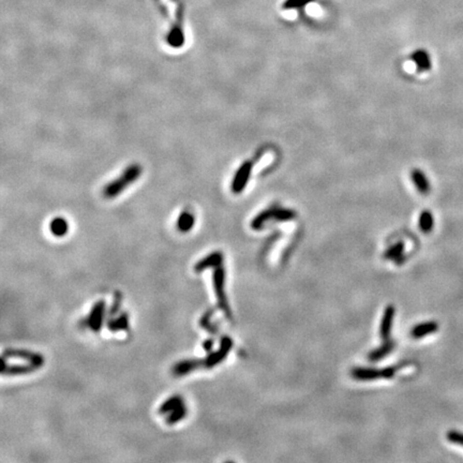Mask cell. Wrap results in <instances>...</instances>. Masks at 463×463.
<instances>
[{
	"label": "cell",
	"instance_id": "cell-1",
	"mask_svg": "<svg viewBox=\"0 0 463 463\" xmlns=\"http://www.w3.org/2000/svg\"><path fill=\"white\" fill-rule=\"evenodd\" d=\"M142 173H143V166L139 163H132L128 165L123 171L122 175L116 177L115 179L103 187L102 195L108 199L117 197L118 195L125 192L128 187L133 185L142 176Z\"/></svg>",
	"mask_w": 463,
	"mask_h": 463
},
{
	"label": "cell",
	"instance_id": "cell-2",
	"mask_svg": "<svg viewBox=\"0 0 463 463\" xmlns=\"http://www.w3.org/2000/svg\"><path fill=\"white\" fill-rule=\"evenodd\" d=\"M212 283L213 289H215V294L217 297L218 307L220 310L225 314L229 319H232V311L230 305L228 303L227 294H225V269L224 267L218 266L213 270L212 274Z\"/></svg>",
	"mask_w": 463,
	"mask_h": 463
},
{
	"label": "cell",
	"instance_id": "cell-3",
	"mask_svg": "<svg viewBox=\"0 0 463 463\" xmlns=\"http://www.w3.org/2000/svg\"><path fill=\"white\" fill-rule=\"evenodd\" d=\"M399 367H386L382 369H374V368H354L351 371V375L356 381L361 382H370L376 381V379H388L393 377Z\"/></svg>",
	"mask_w": 463,
	"mask_h": 463
},
{
	"label": "cell",
	"instance_id": "cell-4",
	"mask_svg": "<svg viewBox=\"0 0 463 463\" xmlns=\"http://www.w3.org/2000/svg\"><path fill=\"white\" fill-rule=\"evenodd\" d=\"M233 349V340L229 336H224L220 340V348L216 352H210L206 358L202 359V364L206 369L218 366L228 357L230 351Z\"/></svg>",
	"mask_w": 463,
	"mask_h": 463
},
{
	"label": "cell",
	"instance_id": "cell-5",
	"mask_svg": "<svg viewBox=\"0 0 463 463\" xmlns=\"http://www.w3.org/2000/svg\"><path fill=\"white\" fill-rule=\"evenodd\" d=\"M252 170L253 162L250 160H247L239 166L238 170L236 171L231 184V190L234 194H240L246 189L249 179H250L251 177Z\"/></svg>",
	"mask_w": 463,
	"mask_h": 463
},
{
	"label": "cell",
	"instance_id": "cell-6",
	"mask_svg": "<svg viewBox=\"0 0 463 463\" xmlns=\"http://www.w3.org/2000/svg\"><path fill=\"white\" fill-rule=\"evenodd\" d=\"M105 315V301L99 300L94 304L91 308L87 318L85 319V324L88 328H90L93 332H99L102 329Z\"/></svg>",
	"mask_w": 463,
	"mask_h": 463
},
{
	"label": "cell",
	"instance_id": "cell-7",
	"mask_svg": "<svg viewBox=\"0 0 463 463\" xmlns=\"http://www.w3.org/2000/svg\"><path fill=\"white\" fill-rule=\"evenodd\" d=\"M3 358H21L24 360H27L30 364L38 366L39 368L44 365V357L41 354L21 349L6 350L3 354Z\"/></svg>",
	"mask_w": 463,
	"mask_h": 463
},
{
	"label": "cell",
	"instance_id": "cell-8",
	"mask_svg": "<svg viewBox=\"0 0 463 463\" xmlns=\"http://www.w3.org/2000/svg\"><path fill=\"white\" fill-rule=\"evenodd\" d=\"M223 259H224V255L221 251L211 252L207 256L198 260V262L194 265V271L197 272V274H199V272H203L206 269L216 268L218 266H221L223 263Z\"/></svg>",
	"mask_w": 463,
	"mask_h": 463
},
{
	"label": "cell",
	"instance_id": "cell-9",
	"mask_svg": "<svg viewBox=\"0 0 463 463\" xmlns=\"http://www.w3.org/2000/svg\"><path fill=\"white\" fill-rule=\"evenodd\" d=\"M396 315V308L394 306H387L384 310L382 320H381V327H379V336H381L382 340L386 341L390 337L391 328H393V322L394 317Z\"/></svg>",
	"mask_w": 463,
	"mask_h": 463
},
{
	"label": "cell",
	"instance_id": "cell-10",
	"mask_svg": "<svg viewBox=\"0 0 463 463\" xmlns=\"http://www.w3.org/2000/svg\"><path fill=\"white\" fill-rule=\"evenodd\" d=\"M38 369H39L38 366L30 363H28L27 365H9L7 363V359L3 358V370H2L3 375L27 374Z\"/></svg>",
	"mask_w": 463,
	"mask_h": 463
},
{
	"label": "cell",
	"instance_id": "cell-11",
	"mask_svg": "<svg viewBox=\"0 0 463 463\" xmlns=\"http://www.w3.org/2000/svg\"><path fill=\"white\" fill-rule=\"evenodd\" d=\"M195 224V216L193 211L190 208L184 209L176 221V228L180 233H189L191 231Z\"/></svg>",
	"mask_w": 463,
	"mask_h": 463
},
{
	"label": "cell",
	"instance_id": "cell-12",
	"mask_svg": "<svg viewBox=\"0 0 463 463\" xmlns=\"http://www.w3.org/2000/svg\"><path fill=\"white\" fill-rule=\"evenodd\" d=\"M200 367H203L202 359H186L177 363L172 368V372L175 376H183L197 370Z\"/></svg>",
	"mask_w": 463,
	"mask_h": 463
},
{
	"label": "cell",
	"instance_id": "cell-13",
	"mask_svg": "<svg viewBox=\"0 0 463 463\" xmlns=\"http://www.w3.org/2000/svg\"><path fill=\"white\" fill-rule=\"evenodd\" d=\"M412 62L417 68L418 72H426L431 69V58L428 52L425 50H417L411 55Z\"/></svg>",
	"mask_w": 463,
	"mask_h": 463
},
{
	"label": "cell",
	"instance_id": "cell-14",
	"mask_svg": "<svg viewBox=\"0 0 463 463\" xmlns=\"http://www.w3.org/2000/svg\"><path fill=\"white\" fill-rule=\"evenodd\" d=\"M411 179L419 193L428 194L430 192V183L421 170H413L411 172Z\"/></svg>",
	"mask_w": 463,
	"mask_h": 463
},
{
	"label": "cell",
	"instance_id": "cell-15",
	"mask_svg": "<svg viewBox=\"0 0 463 463\" xmlns=\"http://www.w3.org/2000/svg\"><path fill=\"white\" fill-rule=\"evenodd\" d=\"M438 330V324L434 320H428V322H424L420 324H417L414 326L411 330V336L414 339H420L428 335L433 334V332Z\"/></svg>",
	"mask_w": 463,
	"mask_h": 463
},
{
	"label": "cell",
	"instance_id": "cell-16",
	"mask_svg": "<svg viewBox=\"0 0 463 463\" xmlns=\"http://www.w3.org/2000/svg\"><path fill=\"white\" fill-rule=\"evenodd\" d=\"M394 348H395V342L393 340L388 339L382 344L381 347L373 350L369 355H368V359L372 363L381 360L384 357H386V356L394 350Z\"/></svg>",
	"mask_w": 463,
	"mask_h": 463
},
{
	"label": "cell",
	"instance_id": "cell-17",
	"mask_svg": "<svg viewBox=\"0 0 463 463\" xmlns=\"http://www.w3.org/2000/svg\"><path fill=\"white\" fill-rule=\"evenodd\" d=\"M130 320L127 313H122L117 317H111L108 323H106V327L110 331L117 332V331H125L129 329Z\"/></svg>",
	"mask_w": 463,
	"mask_h": 463
},
{
	"label": "cell",
	"instance_id": "cell-18",
	"mask_svg": "<svg viewBox=\"0 0 463 463\" xmlns=\"http://www.w3.org/2000/svg\"><path fill=\"white\" fill-rule=\"evenodd\" d=\"M272 217H274V206H271L267 209H264L263 211L257 213V215L251 221V229L254 231H258L260 229H263L266 222L272 220Z\"/></svg>",
	"mask_w": 463,
	"mask_h": 463
},
{
	"label": "cell",
	"instance_id": "cell-19",
	"mask_svg": "<svg viewBox=\"0 0 463 463\" xmlns=\"http://www.w3.org/2000/svg\"><path fill=\"white\" fill-rule=\"evenodd\" d=\"M49 228L55 237H64L69 232V223L63 217H56L50 222Z\"/></svg>",
	"mask_w": 463,
	"mask_h": 463
},
{
	"label": "cell",
	"instance_id": "cell-20",
	"mask_svg": "<svg viewBox=\"0 0 463 463\" xmlns=\"http://www.w3.org/2000/svg\"><path fill=\"white\" fill-rule=\"evenodd\" d=\"M185 405L184 399L180 396H173L169 399H166L162 405L159 408V414L163 415V414H170L171 412H173L174 410H176L177 408H179L180 406Z\"/></svg>",
	"mask_w": 463,
	"mask_h": 463
},
{
	"label": "cell",
	"instance_id": "cell-21",
	"mask_svg": "<svg viewBox=\"0 0 463 463\" xmlns=\"http://www.w3.org/2000/svg\"><path fill=\"white\" fill-rule=\"evenodd\" d=\"M418 227L425 234H428L433 230L434 219L432 212L429 210H424L418 218Z\"/></svg>",
	"mask_w": 463,
	"mask_h": 463
},
{
	"label": "cell",
	"instance_id": "cell-22",
	"mask_svg": "<svg viewBox=\"0 0 463 463\" xmlns=\"http://www.w3.org/2000/svg\"><path fill=\"white\" fill-rule=\"evenodd\" d=\"M403 253H405V244L402 241H398L394 245H391L385 251L383 256L385 259L397 260L402 257Z\"/></svg>",
	"mask_w": 463,
	"mask_h": 463
},
{
	"label": "cell",
	"instance_id": "cell-23",
	"mask_svg": "<svg viewBox=\"0 0 463 463\" xmlns=\"http://www.w3.org/2000/svg\"><path fill=\"white\" fill-rule=\"evenodd\" d=\"M296 218V212L289 208H282L278 206H274V217L272 219L279 222L291 221Z\"/></svg>",
	"mask_w": 463,
	"mask_h": 463
},
{
	"label": "cell",
	"instance_id": "cell-24",
	"mask_svg": "<svg viewBox=\"0 0 463 463\" xmlns=\"http://www.w3.org/2000/svg\"><path fill=\"white\" fill-rule=\"evenodd\" d=\"M186 416H187V408L185 405H183L169 414V416L166 417V424L175 425L183 420Z\"/></svg>",
	"mask_w": 463,
	"mask_h": 463
},
{
	"label": "cell",
	"instance_id": "cell-25",
	"mask_svg": "<svg viewBox=\"0 0 463 463\" xmlns=\"http://www.w3.org/2000/svg\"><path fill=\"white\" fill-rule=\"evenodd\" d=\"M212 313H213V310H209L203 316H202V318L199 319L200 327L203 328V329H205V330H207V331H209V332H211V334H213V332H216L215 326H213L210 323V317H211Z\"/></svg>",
	"mask_w": 463,
	"mask_h": 463
},
{
	"label": "cell",
	"instance_id": "cell-26",
	"mask_svg": "<svg viewBox=\"0 0 463 463\" xmlns=\"http://www.w3.org/2000/svg\"><path fill=\"white\" fill-rule=\"evenodd\" d=\"M122 304H123V294L120 292H116L115 296H114V301L110 308L109 314L110 316H114L116 315L118 312H119L120 308H122Z\"/></svg>",
	"mask_w": 463,
	"mask_h": 463
},
{
	"label": "cell",
	"instance_id": "cell-27",
	"mask_svg": "<svg viewBox=\"0 0 463 463\" xmlns=\"http://www.w3.org/2000/svg\"><path fill=\"white\" fill-rule=\"evenodd\" d=\"M313 0H287L286 3L283 5V8L287 10H291V9H297V8H301L305 7L306 5L312 3Z\"/></svg>",
	"mask_w": 463,
	"mask_h": 463
},
{
	"label": "cell",
	"instance_id": "cell-28",
	"mask_svg": "<svg viewBox=\"0 0 463 463\" xmlns=\"http://www.w3.org/2000/svg\"><path fill=\"white\" fill-rule=\"evenodd\" d=\"M447 440L454 444L460 445L463 447V433L459 431L452 430L447 433Z\"/></svg>",
	"mask_w": 463,
	"mask_h": 463
},
{
	"label": "cell",
	"instance_id": "cell-29",
	"mask_svg": "<svg viewBox=\"0 0 463 463\" xmlns=\"http://www.w3.org/2000/svg\"><path fill=\"white\" fill-rule=\"evenodd\" d=\"M213 344H215V341H213L212 339H206L203 341V343H202V347H203V349L207 353H210V352H212Z\"/></svg>",
	"mask_w": 463,
	"mask_h": 463
}]
</instances>
